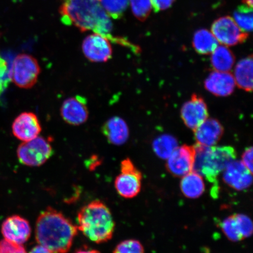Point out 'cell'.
<instances>
[{
	"label": "cell",
	"instance_id": "10",
	"mask_svg": "<svg viewBox=\"0 0 253 253\" xmlns=\"http://www.w3.org/2000/svg\"><path fill=\"white\" fill-rule=\"evenodd\" d=\"M194 161V147L182 145L177 147L168 158L167 169L173 176H183L192 171Z\"/></svg>",
	"mask_w": 253,
	"mask_h": 253
},
{
	"label": "cell",
	"instance_id": "23",
	"mask_svg": "<svg viewBox=\"0 0 253 253\" xmlns=\"http://www.w3.org/2000/svg\"><path fill=\"white\" fill-rule=\"evenodd\" d=\"M178 147V141L173 136L164 134L155 139L153 148L155 153L161 159L167 160Z\"/></svg>",
	"mask_w": 253,
	"mask_h": 253
},
{
	"label": "cell",
	"instance_id": "2",
	"mask_svg": "<svg viewBox=\"0 0 253 253\" xmlns=\"http://www.w3.org/2000/svg\"><path fill=\"white\" fill-rule=\"evenodd\" d=\"M78 230L62 213L49 207L38 217L36 238L40 245L52 253H66L71 248Z\"/></svg>",
	"mask_w": 253,
	"mask_h": 253
},
{
	"label": "cell",
	"instance_id": "36",
	"mask_svg": "<svg viewBox=\"0 0 253 253\" xmlns=\"http://www.w3.org/2000/svg\"><path fill=\"white\" fill-rule=\"evenodd\" d=\"M243 2L249 7H253V0H243Z\"/></svg>",
	"mask_w": 253,
	"mask_h": 253
},
{
	"label": "cell",
	"instance_id": "25",
	"mask_svg": "<svg viewBox=\"0 0 253 253\" xmlns=\"http://www.w3.org/2000/svg\"><path fill=\"white\" fill-rule=\"evenodd\" d=\"M221 228L224 235L231 241L240 242L245 239L242 235L241 230H240L236 214L231 215L226 218L221 223Z\"/></svg>",
	"mask_w": 253,
	"mask_h": 253
},
{
	"label": "cell",
	"instance_id": "3",
	"mask_svg": "<svg viewBox=\"0 0 253 253\" xmlns=\"http://www.w3.org/2000/svg\"><path fill=\"white\" fill-rule=\"evenodd\" d=\"M78 229L91 241L108 242L115 232V223L107 206L100 201L85 205L78 213Z\"/></svg>",
	"mask_w": 253,
	"mask_h": 253
},
{
	"label": "cell",
	"instance_id": "35",
	"mask_svg": "<svg viewBox=\"0 0 253 253\" xmlns=\"http://www.w3.org/2000/svg\"><path fill=\"white\" fill-rule=\"evenodd\" d=\"M75 253H100L99 252L95 251V250H90V251H79Z\"/></svg>",
	"mask_w": 253,
	"mask_h": 253
},
{
	"label": "cell",
	"instance_id": "24",
	"mask_svg": "<svg viewBox=\"0 0 253 253\" xmlns=\"http://www.w3.org/2000/svg\"><path fill=\"white\" fill-rule=\"evenodd\" d=\"M234 18L240 29L248 34L251 33L253 30L252 7L245 4L239 6L234 12Z\"/></svg>",
	"mask_w": 253,
	"mask_h": 253
},
{
	"label": "cell",
	"instance_id": "6",
	"mask_svg": "<svg viewBox=\"0 0 253 253\" xmlns=\"http://www.w3.org/2000/svg\"><path fill=\"white\" fill-rule=\"evenodd\" d=\"M52 154L53 148L49 141L40 136L33 140L23 142L17 149L19 161L23 165L29 167L43 165Z\"/></svg>",
	"mask_w": 253,
	"mask_h": 253
},
{
	"label": "cell",
	"instance_id": "21",
	"mask_svg": "<svg viewBox=\"0 0 253 253\" xmlns=\"http://www.w3.org/2000/svg\"><path fill=\"white\" fill-rule=\"evenodd\" d=\"M211 62L214 71L229 72L235 65V58L229 47L222 45L211 53Z\"/></svg>",
	"mask_w": 253,
	"mask_h": 253
},
{
	"label": "cell",
	"instance_id": "20",
	"mask_svg": "<svg viewBox=\"0 0 253 253\" xmlns=\"http://www.w3.org/2000/svg\"><path fill=\"white\" fill-rule=\"evenodd\" d=\"M180 186L185 197L191 199L200 197L205 189L202 175L194 170L182 176Z\"/></svg>",
	"mask_w": 253,
	"mask_h": 253
},
{
	"label": "cell",
	"instance_id": "31",
	"mask_svg": "<svg viewBox=\"0 0 253 253\" xmlns=\"http://www.w3.org/2000/svg\"><path fill=\"white\" fill-rule=\"evenodd\" d=\"M9 78L7 62L0 57V94L7 86Z\"/></svg>",
	"mask_w": 253,
	"mask_h": 253
},
{
	"label": "cell",
	"instance_id": "7",
	"mask_svg": "<svg viewBox=\"0 0 253 253\" xmlns=\"http://www.w3.org/2000/svg\"><path fill=\"white\" fill-rule=\"evenodd\" d=\"M142 174L132 161L126 158L121 164V173L115 180V188L118 194L125 198L137 196L141 188Z\"/></svg>",
	"mask_w": 253,
	"mask_h": 253
},
{
	"label": "cell",
	"instance_id": "34",
	"mask_svg": "<svg viewBox=\"0 0 253 253\" xmlns=\"http://www.w3.org/2000/svg\"><path fill=\"white\" fill-rule=\"evenodd\" d=\"M30 253H52L49 252L48 250L44 248V247L39 245L36 247H34L33 249L31 250Z\"/></svg>",
	"mask_w": 253,
	"mask_h": 253
},
{
	"label": "cell",
	"instance_id": "17",
	"mask_svg": "<svg viewBox=\"0 0 253 253\" xmlns=\"http://www.w3.org/2000/svg\"><path fill=\"white\" fill-rule=\"evenodd\" d=\"M223 133V126L217 120L213 119L208 118L194 129L197 144L208 147L216 145Z\"/></svg>",
	"mask_w": 253,
	"mask_h": 253
},
{
	"label": "cell",
	"instance_id": "33",
	"mask_svg": "<svg viewBox=\"0 0 253 253\" xmlns=\"http://www.w3.org/2000/svg\"><path fill=\"white\" fill-rule=\"evenodd\" d=\"M253 151L252 147L247 148L243 154L242 161H241L252 173H253Z\"/></svg>",
	"mask_w": 253,
	"mask_h": 253
},
{
	"label": "cell",
	"instance_id": "15",
	"mask_svg": "<svg viewBox=\"0 0 253 253\" xmlns=\"http://www.w3.org/2000/svg\"><path fill=\"white\" fill-rule=\"evenodd\" d=\"M223 171L224 181L231 188L243 191L252 185V173L241 161H233Z\"/></svg>",
	"mask_w": 253,
	"mask_h": 253
},
{
	"label": "cell",
	"instance_id": "28",
	"mask_svg": "<svg viewBox=\"0 0 253 253\" xmlns=\"http://www.w3.org/2000/svg\"><path fill=\"white\" fill-rule=\"evenodd\" d=\"M114 253H144L143 246L136 240H125L116 246Z\"/></svg>",
	"mask_w": 253,
	"mask_h": 253
},
{
	"label": "cell",
	"instance_id": "26",
	"mask_svg": "<svg viewBox=\"0 0 253 253\" xmlns=\"http://www.w3.org/2000/svg\"><path fill=\"white\" fill-rule=\"evenodd\" d=\"M104 10L110 17L119 19L122 17L126 8L129 0H99Z\"/></svg>",
	"mask_w": 253,
	"mask_h": 253
},
{
	"label": "cell",
	"instance_id": "14",
	"mask_svg": "<svg viewBox=\"0 0 253 253\" xmlns=\"http://www.w3.org/2000/svg\"><path fill=\"white\" fill-rule=\"evenodd\" d=\"M181 118L188 128L194 130L208 118L207 104L202 97L193 95L191 99L183 104L181 109Z\"/></svg>",
	"mask_w": 253,
	"mask_h": 253
},
{
	"label": "cell",
	"instance_id": "22",
	"mask_svg": "<svg viewBox=\"0 0 253 253\" xmlns=\"http://www.w3.org/2000/svg\"><path fill=\"white\" fill-rule=\"evenodd\" d=\"M192 45L198 53L202 55H208L212 53L219 46V42L211 32L201 29L195 33Z\"/></svg>",
	"mask_w": 253,
	"mask_h": 253
},
{
	"label": "cell",
	"instance_id": "9",
	"mask_svg": "<svg viewBox=\"0 0 253 253\" xmlns=\"http://www.w3.org/2000/svg\"><path fill=\"white\" fill-rule=\"evenodd\" d=\"M82 49L85 57L92 62H106L112 57L110 41L102 35L94 33L86 37L82 43Z\"/></svg>",
	"mask_w": 253,
	"mask_h": 253
},
{
	"label": "cell",
	"instance_id": "12",
	"mask_svg": "<svg viewBox=\"0 0 253 253\" xmlns=\"http://www.w3.org/2000/svg\"><path fill=\"white\" fill-rule=\"evenodd\" d=\"M1 233L5 240L23 245L30 239L31 228L28 221L18 215L8 217L1 226Z\"/></svg>",
	"mask_w": 253,
	"mask_h": 253
},
{
	"label": "cell",
	"instance_id": "13",
	"mask_svg": "<svg viewBox=\"0 0 253 253\" xmlns=\"http://www.w3.org/2000/svg\"><path fill=\"white\" fill-rule=\"evenodd\" d=\"M41 130L42 128L39 118L31 112L20 114L12 125V134L23 142L33 140L40 135Z\"/></svg>",
	"mask_w": 253,
	"mask_h": 253
},
{
	"label": "cell",
	"instance_id": "5",
	"mask_svg": "<svg viewBox=\"0 0 253 253\" xmlns=\"http://www.w3.org/2000/svg\"><path fill=\"white\" fill-rule=\"evenodd\" d=\"M41 72L40 66L34 56L22 53L12 63L9 78L16 86L30 88L37 84Z\"/></svg>",
	"mask_w": 253,
	"mask_h": 253
},
{
	"label": "cell",
	"instance_id": "11",
	"mask_svg": "<svg viewBox=\"0 0 253 253\" xmlns=\"http://www.w3.org/2000/svg\"><path fill=\"white\" fill-rule=\"evenodd\" d=\"M61 115L63 120L69 125L84 124L88 118L86 99L80 95L68 98L62 104Z\"/></svg>",
	"mask_w": 253,
	"mask_h": 253
},
{
	"label": "cell",
	"instance_id": "32",
	"mask_svg": "<svg viewBox=\"0 0 253 253\" xmlns=\"http://www.w3.org/2000/svg\"><path fill=\"white\" fill-rule=\"evenodd\" d=\"M175 0H151L152 8L156 12L166 10L170 7Z\"/></svg>",
	"mask_w": 253,
	"mask_h": 253
},
{
	"label": "cell",
	"instance_id": "29",
	"mask_svg": "<svg viewBox=\"0 0 253 253\" xmlns=\"http://www.w3.org/2000/svg\"><path fill=\"white\" fill-rule=\"evenodd\" d=\"M236 217L244 239L252 236L253 223L251 219L246 215L243 214H236Z\"/></svg>",
	"mask_w": 253,
	"mask_h": 253
},
{
	"label": "cell",
	"instance_id": "1",
	"mask_svg": "<svg viewBox=\"0 0 253 253\" xmlns=\"http://www.w3.org/2000/svg\"><path fill=\"white\" fill-rule=\"evenodd\" d=\"M59 13L65 25H74L82 32L93 31L123 46L127 43L111 35L112 22L99 0H62Z\"/></svg>",
	"mask_w": 253,
	"mask_h": 253
},
{
	"label": "cell",
	"instance_id": "27",
	"mask_svg": "<svg viewBox=\"0 0 253 253\" xmlns=\"http://www.w3.org/2000/svg\"><path fill=\"white\" fill-rule=\"evenodd\" d=\"M132 14L138 20L144 21L150 15L152 9L151 0H129Z\"/></svg>",
	"mask_w": 253,
	"mask_h": 253
},
{
	"label": "cell",
	"instance_id": "16",
	"mask_svg": "<svg viewBox=\"0 0 253 253\" xmlns=\"http://www.w3.org/2000/svg\"><path fill=\"white\" fill-rule=\"evenodd\" d=\"M233 75L230 72L214 71L205 81L206 89L216 96L226 97L232 94L236 87Z\"/></svg>",
	"mask_w": 253,
	"mask_h": 253
},
{
	"label": "cell",
	"instance_id": "19",
	"mask_svg": "<svg viewBox=\"0 0 253 253\" xmlns=\"http://www.w3.org/2000/svg\"><path fill=\"white\" fill-rule=\"evenodd\" d=\"M253 68L252 56H248L237 63L234 72L236 85L247 91L253 89Z\"/></svg>",
	"mask_w": 253,
	"mask_h": 253
},
{
	"label": "cell",
	"instance_id": "4",
	"mask_svg": "<svg viewBox=\"0 0 253 253\" xmlns=\"http://www.w3.org/2000/svg\"><path fill=\"white\" fill-rule=\"evenodd\" d=\"M195 161L193 170L205 177L211 183L217 181L218 175L236 160V153L230 146L195 145Z\"/></svg>",
	"mask_w": 253,
	"mask_h": 253
},
{
	"label": "cell",
	"instance_id": "18",
	"mask_svg": "<svg viewBox=\"0 0 253 253\" xmlns=\"http://www.w3.org/2000/svg\"><path fill=\"white\" fill-rule=\"evenodd\" d=\"M103 134L110 144L122 145L127 141L129 129L126 122L119 117H113L104 123Z\"/></svg>",
	"mask_w": 253,
	"mask_h": 253
},
{
	"label": "cell",
	"instance_id": "30",
	"mask_svg": "<svg viewBox=\"0 0 253 253\" xmlns=\"http://www.w3.org/2000/svg\"><path fill=\"white\" fill-rule=\"evenodd\" d=\"M0 253H27L22 245L3 240L0 242Z\"/></svg>",
	"mask_w": 253,
	"mask_h": 253
},
{
	"label": "cell",
	"instance_id": "8",
	"mask_svg": "<svg viewBox=\"0 0 253 253\" xmlns=\"http://www.w3.org/2000/svg\"><path fill=\"white\" fill-rule=\"evenodd\" d=\"M211 33L221 45L231 46L245 42L248 34L243 31L229 16L218 18L211 25Z\"/></svg>",
	"mask_w": 253,
	"mask_h": 253
}]
</instances>
